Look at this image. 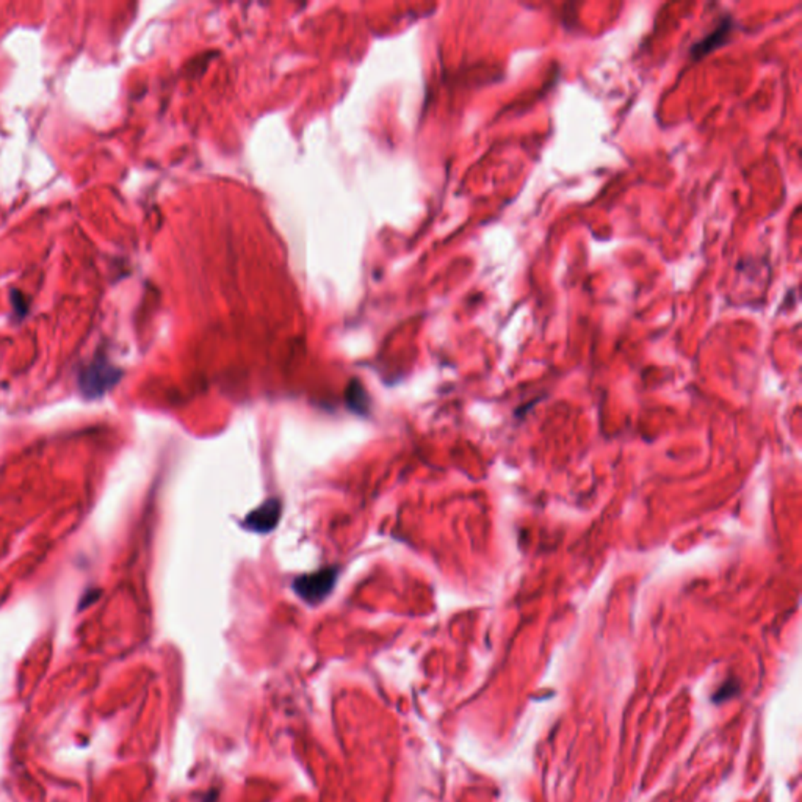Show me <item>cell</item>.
Instances as JSON below:
<instances>
[{"label": "cell", "instance_id": "cell-4", "mask_svg": "<svg viewBox=\"0 0 802 802\" xmlns=\"http://www.w3.org/2000/svg\"><path fill=\"white\" fill-rule=\"evenodd\" d=\"M731 28H732L731 19H726L724 23L716 28V30L710 33L709 36H707V38H704L701 42H699V45L692 47V54H695L696 57H704L709 52H711L714 47H718L719 45H723V42L726 41L728 33H731Z\"/></svg>", "mask_w": 802, "mask_h": 802}, {"label": "cell", "instance_id": "cell-1", "mask_svg": "<svg viewBox=\"0 0 802 802\" xmlns=\"http://www.w3.org/2000/svg\"><path fill=\"white\" fill-rule=\"evenodd\" d=\"M121 378V371L110 366L104 357H98L79 376V388L86 398H98L112 389Z\"/></svg>", "mask_w": 802, "mask_h": 802}, {"label": "cell", "instance_id": "cell-6", "mask_svg": "<svg viewBox=\"0 0 802 802\" xmlns=\"http://www.w3.org/2000/svg\"><path fill=\"white\" fill-rule=\"evenodd\" d=\"M736 692H738V683H736L735 680H728L718 690L716 695L713 696V701H716V702L726 701V699L733 697Z\"/></svg>", "mask_w": 802, "mask_h": 802}, {"label": "cell", "instance_id": "cell-3", "mask_svg": "<svg viewBox=\"0 0 802 802\" xmlns=\"http://www.w3.org/2000/svg\"><path fill=\"white\" fill-rule=\"evenodd\" d=\"M281 517V503L272 499L262 503L259 508L254 509L252 513L248 514L245 519V527L257 533H268L272 531Z\"/></svg>", "mask_w": 802, "mask_h": 802}, {"label": "cell", "instance_id": "cell-5", "mask_svg": "<svg viewBox=\"0 0 802 802\" xmlns=\"http://www.w3.org/2000/svg\"><path fill=\"white\" fill-rule=\"evenodd\" d=\"M348 403L356 411L366 409L367 406V397L366 392L361 388V384H351L348 389Z\"/></svg>", "mask_w": 802, "mask_h": 802}, {"label": "cell", "instance_id": "cell-2", "mask_svg": "<svg viewBox=\"0 0 802 802\" xmlns=\"http://www.w3.org/2000/svg\"><path fill=\"white\" fill-rule=\"evenodd\" d=\"M335 580H337V569L327 567L318 572L303 575L295 581L294 588L304 600L317 603L331 593Z\"/></svg>", "mask_w": 802, "mask_h": 802}]
</instances>
